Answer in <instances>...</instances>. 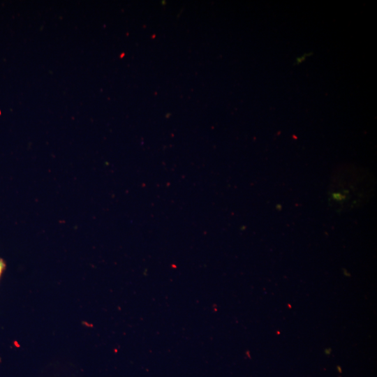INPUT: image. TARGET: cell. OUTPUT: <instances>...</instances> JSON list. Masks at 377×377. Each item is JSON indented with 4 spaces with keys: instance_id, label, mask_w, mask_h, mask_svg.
I'll return each instance as SVG.
<instances>
[{
    "instance_id": "obj_1",
    "label": "cell",
    "mask_w": 377,
    "mask_h": 377,
    "mask_svg": "<svg viewBox=\"0 0 377 377\" xmlns=\"http://www.w3.org/2000/svg\"><path fill=\"white\" fill-rule=\"evenodd\" d=\"M6 267V264L2 259L0 258V279L2 273Z\"/></svg>"
}]
</instances>
